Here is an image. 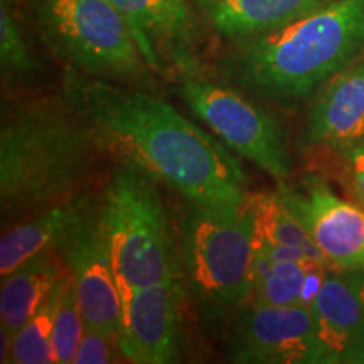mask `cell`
Segmentation results:
<instances>
[{"instance_id": "6da1fadb", "label": "cell", "mask_w": 364, "mask_h": 364, "mask_svg": "<svg viewBox=\"0 0 364 364\" xmlns=\"http://www.w3.org/2000/svg\"><path fill=\"white\" fill-rule=\"evenodd\" d=\"M63 93L90 127L100 150L132 162L198 204H243V171L213 135L135 85L66 68Z\"/></svg>"}, {"instance_id": "7a4b0ae2", "label": "cell", "mask_w": 364, "mask_h": 364, "mask_svg": "<svg viewBox=\"0 0 364 364\" xmlns=\"http://www.w3.org/2000/svg\"><path fill=\"white\" fill-rule=\"evenodd\" d=\"M98 154L65 93L9 107L0 124L2 221H21L88 188Z\"/></svg>"}, {"instance_id": "3957f363", "label": "cell", "mask_w": 364, "mask_h": 364, "mask_svg": "<svg viewBox=\"0 0 364 364\" xmlns=\"http://www.w3.org/2000/svg\"><path fill=\"white\" fill-rule=\"evenodd\" d=\"M363 49L364 0H331L280 29L238 43L228 65L243 88L290 102L354 65Z\"/></svg>"}, {"instance_id": "277c9868", "label": "cell", "mask_w": 364, "mask_h": 364, "mask_svg": "<svg viewBox=\"0 0 364 364\" xmlns=\"http://www.w3.org/2000/svg\"><path fill=\"white\" fill-rule=\"evenodd\" d=\"M103 223L122 302L139 290L182 280L181 253L156 179L120 161L103 189Z\"/></svg>"}, {"instance_id": "5b68a950", "label": "cell", "mask_w": 364, "mask_h": 364, "mask_svg": "<svg viewBox=\"0 0 364 364\" xmlns=\"http://www.w3.org/2000/svg\"><path fill=\"white\" fill-rule=\"evenodd\" d=\"M253 216L247 204L191 203L181 221V262L204 318L240 314L252 300Z\"/></svg>"}, {"instance_id": "8992f818", "label": "cell", "mask_w": 364, "mask_h": 364, "mask_svg": "<svg viewBox=\"0 0 364 364\" xmlns=\"http://www.w3.org/2000/svg\"><path fill=\"white\" fill-rule=\"evenodd\" d=\"M36 29L58 59L83 75L125 85L149 81V65L110 0H33Z\"/></svg>"}, {"instance_id": "52a82bcc", "label": "cell", "mask_w": 364, "mask_h": 364, "mask_svg": "<svg viewBox=\"0 0 364 364\" xmlns=\"http://www.w3.org/2000/svg\"><path fill=\"white\" fill-rule=\"evenodd\" d=\"M181 95L191 112L211 129L228 149L257 164L275 179L290 174L280 124L233 90L198 78H182Z\"/></svg>"}, {"instance_id": "ba28073f", "label": "cell", "mask_w": 364, "mask_h": 364, "mask_svg": "<svg viewBox=\"0 0 364 364\" xmlns=\"http://www.w3.org/2000/svg\"><path fill=\"white\" fill-rule=\"evenodd\" d=\"M228 356L243 364L327 363L311 306L250 302L238 314Z\"/></svg>"}, {"instance_id": "9c48e42d", "label": "cell", "mask_w": 364, "mask_h": 364, "mask_svg": "<svg viewBox=\"0 0 364 364\" xmlns=\"http://www.w3.org/2000/svg\"><path fill=\"white\" fill-rule=\"evenodd\" d=\"M102 199L103 194L58 245L56 252L75 284L85 326L118 336L122 297L105 231Z\"/></svg>"}, {"instance_id": "30bf717a", "label": "cell", "mask_w": 364, "mask_h": 364, "mask_svg": "<svg viewBox=\"0 0 364 364\" xmlns=\"http://www.w3.org/2000/svg\"><path fill=\"white\" fill-rule=\"evenodd\" d=\"M279 194L332 268H364L363 206L341 199L317 176L306 177L295 188L282 182Z\"/></svg>"}, {"instance_id": "8fae6325", "label": "cell", "mask_w": 364, "mask_h": 364, "mask_svg": "<svg viewBox=\"0 0 364 364\" xmlns=\"http://www.w3.org/2000/svg\"><path fill=\"white\" fill-rule=\"evenodd\" d=\"M182 280L139 290L122 302L118 346L125 361L169 364L179 361V300Z\"/></svg>"}, {"instance_id": "7c38bea8", "label": "cell", "mask_w": 364, "mask_h": 364, "mask_svg": "<svg viewBox=\"0 0 364 364\" xmlns=\"http://www.w3.org/2000/svg\"><path fill=\"white\" fill-rule=\"evenodd\" d=\"M306 142L344 152L364 144V65L356 63L324 83L309 112Z\"/></svg>"}, {"instance_id": "4fadbf2b", "label": "cell", "mask_w": 364, "mask_h": 364, "mask_svg": "<svg viewBox=\"0 0 364 364\" xmlns=\"http://www.w3.org/2000/svg\"><path fill=\"white\" fill-rule=\"evenodd\" d=\"M311 309L327 363H364V306L349 270H332Z\"/></svg>"}, {"instance_id": "5bb4252c", "label": "cell", "mask_w": 364, "mask_h": 364, "mask_svg": "<svg viewBox=\"0 0 364 364\" xmlns=\"http://www.w3.org/2000/svg\"><path fill=\"white\" fill-rule=\"evenodd\" d=\"M100 198L102 194L98 196L90 188H85L14 225L0 240L2 279L36 255L56 250L65 236L100 201Z\"/></svg>"}, {"instance_id": "9a60e30c", "label": "cell", "mask_w": 364, "mask_h": 364, "mask_svg": "<svg viewBox=\"0 0 364 364\" xmlns=\"http://www.w3.org/2000/svg\"><path fill=\"white\" fill-rule=\"evenodd\" d=\"M331 0H194L199 16L220 38L243 43L280 29Z\"/></svg>"}, {"instance_id": "2e32d148", "label": "cell", "mask_w": 364, "mask_h": 364, "mask_svg": "<svg viewBox=\"0 0 364 364\" xmlns=\"http://www.w3.org/2000/svg\"><path fill=\"white\" fill-rule=\"evenodd\" d=\"M65 263L56 250H48L22 263L2 279L0 292V361L9 363L14 336L43 307L61 280Z\"/></svg>"}, {"instance_id": "e0dca14e", "label": "cell", "mask_w": 364, "mask_h": 364, "mask_svg": "<svg viewBox=\"0 0 364 364\" xmlns=\"http://www.w3.org/2000/svg\"><path fill=\"white\" fill-rule=\"evenodd\" d=\"M129 22L135 43L152 71H162V56H184L189 11L186 0H110Z\"/></svg>"}, {"instance_id": "ac0fdd59", "label": "cell", "mask_w": 364, "mask_h": 364, "mask_svg": "<svg viewBox=\"0 0 364 364\" xmlns=\"http://www.w3.org/2000/svg\"><path fill=\"white\" fill-rule=\"evenodd\" d=\"M331 265L304 258L277 257L255 248L252 302L260 306H311Z\"/></svg>"}, {"instance_id": "d6986e66", "label": "cell", "mask_w": 364, "mask_h": 364, "mask_svg": "<svg viewBox=\"0 0 364 364\" xmlns=\"http://www.w3.org/2000/svg\"><path fill=\"white\" fill-rule=\"evenodd\" d=\"M245 204L253 216L255 240L275 248L300 250L309 257L327 263L302 223L287 208L279 191L277 193L265 191V193L247 194Z\"/></svg>"}, {"instance_id": "ffe728a7", "label": "cell", "mask_w": 364, "mask_h": 364, "mask_svg": "<svg viewBox=\"0 0 364 364\" xmlns=\"http://www.w3.org/2000/svg\"><path fill=\"white\" fill-rule=\"evenodd\" d=\"M61 280L54 287L49 299L34 314L22 329L14 336L9 363L12 364H53V327L56 316Z\"/></svg>"}, {"instance_id": "44dd1931", "label": "cell", "mask_w": 364, "mask_h": 364, "mask_svg": "<svg viewBox=\"0 0 364 364\" xmlns=\"http://www.w3.org/2000/svg\"><path fill=\"white\" fill-rule=\"evenodd\" d=\"M85 332V321L76 295L71 275L65 268L61 277L56 316L53 327V351L58 364H70L75 361L76 351Z\"/></svg>"}, {"instance_id": "7402d4cb", "label": "cell", "mask_w": 364, "mask_h": 364, "mask_svg": "<svg viewBox=\"0 0 364 364\" xmlns=\"http://www.w3.org/2000/svg\"><path fill=\"white\" fill-rule=\"evenodd\" d=\"M0 66L9 80L31 78L36 71L29 43L14 12L12 0L0 2Z\"/></svg>"}, {"instance_id": "603a6c76", "label": "cell", "mask_w": 364, "mask_h": 364, "mask_svg": "<svg viewBox=\"0 0 364 364\" xmlns=\"http://www.w3.org/2000/svg\"><path fill=\"white\" fill-rule=\"evenodd\" d=\"M124 354L118 346V336L90 329L85 326L83 338L75 356V364H108L120 363Z\"/></svg>"}, {"instance_id": "cb8c5ba5", "label": "cell", "mask_w": 364, "mask_h": 364, "mask_svg": "<svg viewBox=\"0 0 364 364\" xmlns=\"http://www.w3.org/2000/svg\"><path fill=\"white\" fill-rule=\"evenodd\" d=\"M344 161V181L359 206L364 208V144L339 152Z\"/></svg>"}, {"instance_id": "d4e9b609", "label": "cell", "mask_w": 364, "mask_h": 364, "mask_svg": "<svg viewBox=\"0 0 364 364\" xmlns=\"http://www.w3.org/2000/svg\"><path fill=\"white\" fill-rule=\"evenodd\" d=\"M349 272H351L354 285H356V290L359 294V299H361L364 306V268H359V270H349Z\"/></svg>"}]
</instances>
